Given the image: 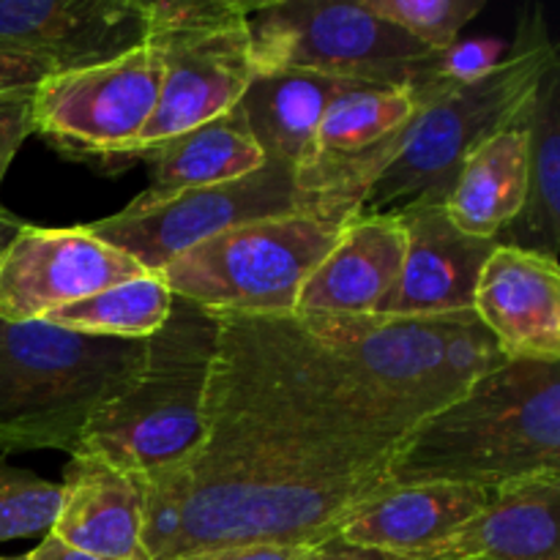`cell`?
Wrapping results in <instances>:
<instances>
[{"mask_svg":"<svg viewBox=\"0 0 560 560\" xmlns=\"http://www.w3.org/2000/svg\"><path fill=\"white\" fill-rule=\"evenodd\" d=\"M27 560H107V558H96V556H88V552L74 550V547L63 545L60 539H55L52 534L44 536L42 545L36 550H31L25 556Z\"/></svg>","mask_w":560,"mask_h":560,"instance_id":"cell-35","label":"cell"},{"mask_svg":"<svg viewBox=\"0 0 560 560\" xmlns=\"http://www.w3.org/2000/svg\"><path fill=\"white\" fill-rule=\"evenodd\" d=\"M364 5L432 52H446L459 42L463 27L479 16L485 0H364Z\"/></svg>","mask_w":560,"mask_h":560,"instance_id":"cell-27","label":"cell"},{"mask_svg":"<svg viewBox=\"0 0 560 560\" xmlns=\"http://www.w3.org/2000/svg\"><path fill=\"white\" fill-rule=\"evenodd\" d=\"M252 5L244 0H142V14L151 38L244 22Z\"/></svg>","mask_w":560,"mask_h":560,"instance_id":"cell-29","label":"cell"},{"mask_svg":"<svg viewBox=\"0 0 560 560\" xmlns=\"http://www.w3.org/2000/svg\"><path fill=\"white\" fill-rule=\"evenodd\" d=\"M33 88L36 85L0 91V184L22 142L36 135L33 131ZM3 211L5 208L0 206V213Z\"/></svg>","mask_w":560,"mask_h":560,"instance_id":"cell-31","label":"cell"},{"mask_svg":"<svg viewBox=\"0 0 560 560\" xmlns=\"http://www.w3.org/2000/svg\"><path fill=\"white\" fill-rule=\"evenodd\" d=\"M558 58L545 9L534 5L495 71L468 85L443 88L421 104L405 145L370 186L361 211L394 213L416 202H446L465 159L517 120Z\"/></svg>","mask_w":560,"mask_h":560,"instance_id":"cell-7","label":"cell"},{"mask_svg":"<svg viewBox=\"0 0 560 560\" xmlns=\"http://www.w3.org/2000/svg\"><path fill=\"white\" fill-rule=\"evenodd\" d=\"M49 74H55V71L49 69V66L38 63V60L0 52V91L38 85V82Z\"/></svg>","mask_w":560,"mask_h":560,"instance_id":"cell-32","label":"cell"},{"mask_svg":"<svg viewBox=\"0 0 560 560\" xmlns=\"http://www.w3.org/2000/svg\"><path fill=\"white\" fill-rule=\"evenodd\" d=\"M348 219L323 213L257 219L191 246L159 273L170 293L211 315L295 317L306 279Z\"/></svg>","mask_w":560,"mask_h":560,"instance_id":"cell-8","label":"cell"},{"mask_svg":"<svg viewBox=\"0 0 560 560\" xmlns=\"http://www.w3.org/2000/svg\"><path fill=\"white\" fill-rule=\"evenodd\" d=\"M541 474H560V361L509 359L405 438L388 485L492 492Z\"/></svg>","mask_w":560,"mask_h":560,"instance_id":"cell-3","label":"cell"},{"mask_svg":"<svg viewBox=\"0 0 560 560\" xmlns=\"http://www.w3.org/2000/svg\"><path fill=\"white\" fill-rule=\"evenodd\" d=\"M49 534L88 556L148 560L145 485L96 454H71Z\"/></svg>","mask_w":560,"mask_h":560,"instance_id":"cell-18","label":"cell"},{"mask_svg":"<svg viewBox=\"0 0 560 560\" xmlns=\"http://www.w3.org/2000/svg\"><path fill=\"white\" fill-rule=\"evenodd\" d=\"M142 162L151 164V184L120 213L151 211L186 191L244 178L266 164V153L249 135L235 104L228 113L148 151Z\"/></svg>","mask_w":560,"mask_h":560,"instance_id":"cell-22","label":"cell"},{"mask_svg":"<svg viewBox=\"0 0 560 560\" xmlns=\"http://www.w3.org/2000/svg\"><path fill=\"white\" fill-rule=\"evenodd\" d=\"M348 80L328 102L315 148L299 184L350 211H361L370 186L405 145L410 124L427 98L441 93Z\"/></svg>","mask_w":560,"mask_h":560,"instance_id":"cell-12","label":"cell"},{"mask_svg":"<svg viewBox=\"0 0 560 560\" xmlns=\"http://www.w3.org/2000/svg\"><path fill=\"white\" fill-rule=\"evenodd\" d=\"M528 178L517 217L495 235L498 246L558 260L560 249V58L528 102Z\"/></svg>","mask_w":560,"mask_h":560,"instance_id":"cell-24","label":"cell"},{"mask_svg":"<svg viewBox=\"0 0 560 560\" xmlns=\"http://www.w3.org/2000/svg\"><path fill=\"white\" fill-rule=\"evenodd\" d=\"M405 257V228L397 213L348 219L342 235L299 295V315H375L397 284Z\"/></svg>","mask_w":560,"mask_h":560,"instance_id":"cell-20","label":"cell"},{"mask_svg":"<svg viewBox=\"0 0 560 560\" xmlns=\"http://www.w3.org/2000/svg\"><path fill=\"white\" fill-rule=\"evenodd\" d=\"M345 82L299 69L255 71L238 109L266 162L284 164L295 175L306 167L328 102Z\"/></svg>","mask_w":560,"mask_h":560,"instance_id":"cell-23","label":"cell"},{"mask_svg":"<svg viewBox=\"0 0 560 560\" xmlns=\"http://www.w3.org/2000/svg\"><path fill=\"white\" fill-rule=\"evenodd\" d=\"M60 506V485L0 457V545L49 534Z\"/></svg>","mask_w":560,"mask_h":560,"instance_id":"cell-28","label":"cell"},{"mask_svg":"<svg viewBox=\"0 0 560 560\" xmlns=\"http://www.w3.org/2000/svg\"><path fill=\"white\" fill-rule=\"evenodd\" d=\"M295 560H410V558H399V556H388V552H377V550H364V547L348 545L345 539L331 536V539L320 541V545L306 547Z\"/></svg>","mask_w":560,"mask_h":560,"instance_id":"cell-34","label":"cell"},{"mask_svg":"<svg viewBox=\"0 0 560 560\" xmlns=\"http://www.w3.org/2000/svg\"><path fill=\"white\" fill-rule=\"evenodd\" d=\"M558 509L560 474L512 481L424 560H560Z\"/></svg>","mask_w":560,"mask_h":560,"instance_id":"cell-21","label":"cell"},{"mask_svg":"<svg viewBox=\"0 0 560 560\" xmlns=\"http://www.w3.org/2000/svg\"><path fill=\"white\" fill-rule=\"evenodd\" d=\"M173 299L162 273H140L126 282L109 284L88 299L49 312L44 323L66 331L88 334L107 339H142L153 337L173 310Z\"/></svg>","mask_w":560,"mask_h":560,"instance_id":"cell-26","label":"cell"},{"mask_svg":"<svg viewBox=\"0 0 560 560\" xmlns=\"http://www.w3.org/2000/svg\"><path fill=\"white\" fill-rule=\"evenodd\" d=\"M323 213V217H353L359 211L339 206L323 195H312L299 184L295 170L266 162L255 173L228 184L186 191L142 213H113L82 224L104 244L140 262L145 271L159 273L164 266L189 252L191 246L271 217Z\"/></svg>","mask_w":560,"mask_h":560,"instance_id":"cell-11","label":"cell"},{"mask_svg":"<svg viewBox=\"0 0 560 560\" xmlns=\"http://www.w3.org/2000/svg\"><path fill=\"white\" fill-rule=\"evenodd\" d=\"M255 71L299 69L337 80L430 91L438 52L348 0H277L249 11Z\"/></svg>","mask_w":560,"mask_h":560,"instance_id":"cell-9","label":"cell"},{"mask_svg":"<svg viewBox=\"0 0 560 560\" xmlns=\"http://www.w3.org/2000/svg\"><path fill=\"white\" fill-rule=\"evenodd\" d=\"M22 224H25V222H22L20 217H14L11 211L0 213V252H3L5 246H9V241L14 238L16 233H20Z\"/></svg>","mask_w":560,"mask_h":560,"instance_id":"cell-36","label":"cell"},{"mask_svg":"<svg viewBox=\"0 0 560 560\" xmlns=\"http://www.w3.org/2000/svg\"><path fill=\"white\" fill-rule=\"evenodd\" d=\"M405 228L397 284L375 315H452L474 310L481 268L495 241L463 233L443 202H416L394 211Z\"/></svg>","mask_w":560,"mask_h":560,"instance_id":"cell-16","label":"cell"},{"mask_svg":"<svg viewBox=\"0 0 560 560\" xmlns=\"http://www.w3.org/2000/svg\"><path fill=\"white\" fill-rule=\"evenodd\" d=\"M217 345L219 317L175 295L164 326L145 339L142 370L93 416L77 452L96 454L142 485L184 468L206 441Z\"/></svg>","mask_w":560,"mask_h":560,"instance_id":"cell-5","label":"cell"},{"mask_svg":"<svg viewBox=\"0 0 560 560\" xmlns=\"http://www.w3.org/2000/svg\"><path fill=\"white\" fill-rule=\"evenodd\" d=\"M145 339H107L44 320H0V457L77 454L93 416L131 386Z\"/></svg>","mask_w":560,"mask_h":560,"instance_id":"cell-6","label":"cell"},{"mask_svg":"<svg viewBox=\"0 0 560 560\" xmlns=\"http://www.w3.org/2000/svg\"><path fill=\"white\" fill-rule=\"evenodd\" d=\"M474 312L506 359L560 361L558 260L495 246L481 268Z\"/></svg>","mask_w":560,"mask_h":560,"instance_id":"cell-17","label":"cell"},{"mask_svg":"<svg viewBox=\"0 0 560 560\" xmlns=\"http://www.w3.org/2000/svg\"><path fill=\"white\" fill-rule=\"evenodd\" d=\"M206 430L317 481L364 492L388 487L405 441L295 317H219Z\"/></svg>","mask_w":560,"mask_h":560,"instance_id":"cell-1","label":"cell"},{"mask_svg":"<svg viewBox=\"0 0 560 560\" xmlns=\"http://www.w3.org/2000/svg\"><path fill=\"white\" fill-rule=\"evenodd\" d=\"M164 60L151 42L107 63L55 71L33 88V131L66 156L115 173L151 120Z\"/></svg>","mask_w":560,"mask_h":560,"instance_id":"cell-10","label":"cell"},{"mask_svg":"<svg viewBox=\"0 0 560 560\" xmlns=\"http://www.w3.org/2000/svg\"><path fill=\"white\" fill-rule=\"evenodd\" d=\"M145 268L85 228H33L0 252V320L33 323L49 312L126 282Z\"/></svg>","mask_w":560,"mask_h":560,"instance_id":"cell-13","label":"cell"},{"mask_svg":"<svg viewBox=\"0 0 560 560\" xmlns=\"http://www.w3.org/2000/svg\"><path fill=\"white\" fill-rule=\"evenodd\" d=\"M145 38L142 0H0V52L52 71L107 63Z\"/></svg>","mask_w":560,"mask_h":560,"instance_id":"cell-15","label":"cell"},{"mask_svg":"<svg viewBox=\"0 0 560 560\" xmlns=\"http://www.w3.org/2000/svg\"><path fill=\"white\" fill-rule=\"evenodd\" d=\"M306 547H230V550L189 552L170 560H295Z\"/></svg>","mask_w":560,"mask_h":560,"instance_id":"cell-33","label":"cell"},{"mask_svg":"<svg viewBox=\"0 0 560 560\" xmlns=\"http://www.w3.org/2000/svg\"><path fill=\"white\" fill-rule=\"evenodd\" d=\"M246 20L206 31L145 38L162 52L164 74L156 109L131 148V164L142 162V156L162 142L238 104L255 77Z\"/></svg>","mask_w":560,"mask_h":560,"instance_id":"cell-14","label":"cell"},{"mask_svg":"<svg viewBox=\"0 0 560 560\" xmlns=\"http://www.w3.org/2000/svg\"><path fill=\"white\" fill-rule=\"evenodd\" d=\"M0 560H27L25 556H0Z\"/></svg>","mask_w":560,"mask_h":560,"instance_id":"cell-37","label":"cell"},{"mask_svg":"<svg viewBox=\"0 0 560 560\" xmlns=\"http://www.w3.org/2000/svg\"><path fill=\"white\" fill-rule=\"evenodd\" d=\"M530 102V98H528ZM528 104L517 120L481 142L459 170L446 213L463 233L490 238L512 222L525 200L528 178Z\"/></svg>","mask_w":560,"mask_h":560,"instance_id":"cell-25","label":"cell"},{"mask_svg":"<svg viewBox=\"0 0 560 560\" xmlns=\"http://www.w3.org/2000/svg\"><path fill=\"white\" fill-rule=\"evenodd\" d=\"M503 60V42L498 38H468L457 42L438 52L435 77L446 85H468V82L481 80Z\"/></svg>","mask_w":560,"mask_h":560,"instance_id":"cell-30","label":"cell"},{"mask_svg":"<svg viewBox=\"0 0 560 560\" xmlns=\"http://www.w3.org/2000/svg\"><path fill=\"white\" fill-rule=\"evenodd\" d=\"M375 492L326 485L206 430L175 474L145 485L148 560L230 547H312Z\"/></svg>","mask_w":560,"mask_h":560,"instance_id":"cell-2","label":"cell"},{"mask_svg":"<svg viewBox=\"0 0 560 560\" xmlns=\"http://www.w3.org/2000/svg\"><path fill=\"white\" fill-rule=\"evenodd\" d=\"M405 438L506 364L474 310L452 315H299Z\"/></svg>","mask_w":560,"mask_h":560,"instance_id":"cell-4","label":"cell"},{"mask_svg":"<svg viewBox=\"0 0 560 560\" xmlns=\"http://www.w3.org/2000/svg\"><path fill=\"white\" fill-rule=\"evenodd\" d=\"M492 492L465 485H388L366 498L339 528V539L364 550L424 560L446 545Z\"/></svg>","mask_w":560,"mask_h":560,"instance_id":"cell-19","label":"cell"}]
</instances>
